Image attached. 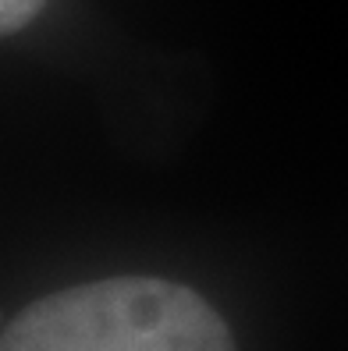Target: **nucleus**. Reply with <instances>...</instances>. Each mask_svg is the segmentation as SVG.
I'll list each match as a JSON object with an SVG mask.
<instances>
[{
    "instance_id": "obj_2",
    "label": "nucleus",
    "mask_w": 348,
    "mask_h": 351,
    "mask_svg": "<svg viewBox=\"0 0 348 351\" xmlns=\"http://www.w3.org/2000/svg\"><path fill=\"white\" fill-rule=\"evenodd\" d=\"M43 0H0V25L4 32H18L25 22H32Z\"/></svg>"
},
{
    "instance_id": "obj_1",
    "label": "nucleus",
    "mask_w": 348,
    "mask_h": 351,
    "mask_svg": "<svg viewBox=\"0 0 348 351\" xmlns=\"http://www.w3.org/2000/svg\"><path fill=\"white\" fill-rule=\"evenodd\" d=\"M0 351H235L231 330L192 287L111 277L22 308Z\"/></svg>"
}]
</instances>
